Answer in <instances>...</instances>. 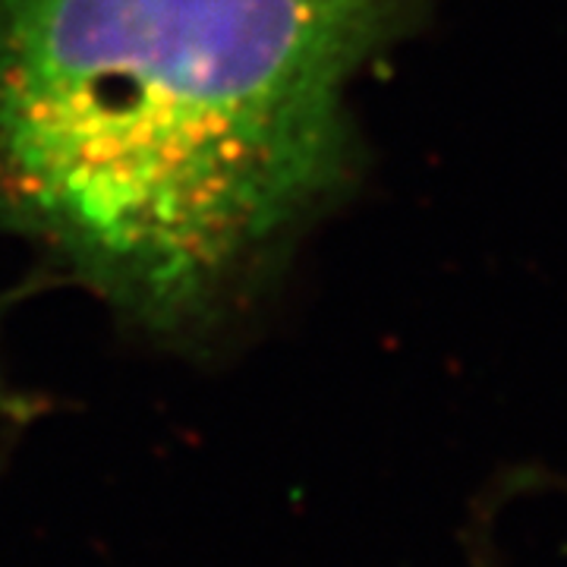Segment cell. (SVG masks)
<instances>
[{
	"label": "cell",
	"instance_id": "7a4b0ae2",
	"mask_svg": "<svg viewBox=\"0 0 567 567\" xmlns=\"http://www.w3.org/2000/svg\"><path fill=\"white\" fill-rule=\"evenodd\" d=\"M25 290H17V293H7V297H0V319H3V312L10 309V306L20 300ZM35 406L32 404L22 391L13 388V382L7 379V372H3V365H0V416L3 420H10V423H29L32 420V413H35Z\"/></svg>",
	"mask_w": 567,
	"mask_h": 567
},
{
	"label": "cell",
	"instance_id": "6da1fadb",
	"mask_svg": "<svg viewBox=\"0 0 567 567\" xmlns=\"http://www.w3.org/2000/svg\"><path fill=\"white\" fill-rule=\"evenodd\" d=\"M432 0H0V234L203 353L353 193V82Z\"/></svg>",
	"mask_w": 567,
	"mask_h": 567
},
{
	"label": "cell",
	"instance_id": "3957f363",
	"mask_svg": "<svg viewBox=\"0 0 567 567\" xmlns=\"http://www.w3.org/2000/svg\"><path fill=\"white\" fill-rule=\"evenodd\" d=\"M466 558H470V567H502L498 551L488 543V533L486 529L480 533V527L473 533V546H470V555H466Z\"/></svg>",
	"mask_w": 567,
	"mask_h": 567
}]
</instances>
